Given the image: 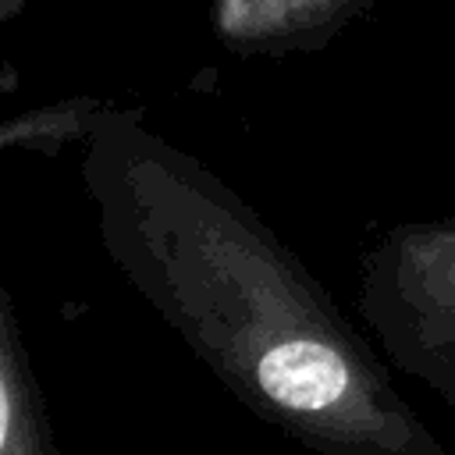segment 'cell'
Returning a JSON list of instances; mask_svg holds the SVG:
<instances>
[{
  "mask_svg": "<svg viewBox=\"0 0 455 455\" xmlns=\"http://www.w3.org/2000/svg\"><path fill=\"white\" fill-rule=\"evenodd\" d=\"M82 142L100 245L256 419L316 455H448L373 338L199 156L110 103Z\"/></svg>",
  "mask_w": 455,
  "mask_h": 455,
  "instance_id": "cell-1",
  "label": "cell"
},
{
  "mask_svg": "<svg viewBox=\"0 0 455 455\" xmlns=\"http://www.w3.org/2000/svg\"><path fill=\"white\" fill-rule=\"evenodd\" d=\"M373 0H213V28L242 53H288L331 43Z\"/></svg>",
  "mask_w": 455,
  "mask_h": 455,
  "instance_id": "cell-3",
  "label": "cell"
},
{
  "mask_svg": "<svg viewBox=\"0 0 455 455\" xmlns=\"http://www.w3.org/2000/svg\"><path fill=\"white\" fill-rule=\"evenodd\" d=\"M355 309L380 355L455 409V217L373 235L359 252Z\"/></svg>",
  "mask_w": 455,
  "mask_h": 455,
  "instance_id": "cell-2",
  "label": "cell"
},
{
  "mask_svg": "<svg viewBox=\"0 0 455 455\" xmlns=\"http://www.w3.org/2000/svg\"><path fill=\"white\" fill-rule=\"evenodd\" d=\"M25 0H0V25L18 14ZM107 103L100 100H64L50 107H36L28 114H14L0 121V153L7 149H53L64 142H82Z\"/></svg>",
  "mask_w": 455,
  "mask_h": 455,
  "instance_id": "cell-4",
  "label": "cell"
}]
</instances>
